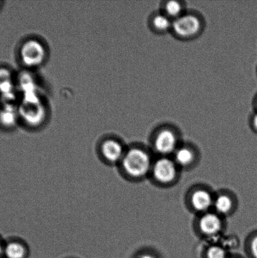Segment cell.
<instances>
[{
	"instance_id": "1",
	"label": "cell",
	"mask_w": 257,
	"mask_h": 258,
	"mask_svg": "<svg viewBox=\"0 0 257 258\" xmlns=\"http://www.w3.org/2000/svg\"><path fill=\"white\" fill-rule=\"evenodd\" d=\"M49 52L45 43L37 38H28L20 45V62L27 69H36L47 61Z\"/></svg>"
},
{
	"instance_id": "2",
	"label": "cell",
	"mask_w": 257,
	"mask_h": 258,
	"mask_svg": "<svg viewBox=\"0 0 257 258\" xmlns=\"http://www.w3.org/2000/svg\"><path fill=\"white\" fill-rule=\"evenodd\" d=\"M126 175L131 178H142L149 171L151 161L149 156L140 148H132L126 150L119 164Z\"/></svg>"
},
{
	"instance_id": "3",
	"label": "cell",
	"mask_w": 257,
	"mask_h": 258,
	"mask_svg": "<svg viewBox=\"0 0 257 258\" xmlns=\"http://www.w3.org/2000/svg\"><path fill=\"white\" fill-rule=\"evenodd\" d=\"M18 111L20 119L32 128L39 127L44 122L46 113L44 104L35 93L26 95Z\"/></svg>"
},
{
	"instance_id": "4",
	"label": "cell",
	"mask_w": 257,
	"mask_h": 258,
	"mask_svg": "<svg viewBox=\"0 0 257 258\" xmlns=\"http://www.w3.org/2000/svg\"><path fill=\"white\" fill-rule=\"evenodd\" d=\"M126 150L119 139L110 137L101 141L99 153L101 158L106 163L115 165L122 161Z\"/></svg>"
},
{
	"instance_id": "5",
	"label": "cell",
	"mask_w": 257,
	"mask_h": 258,
	"mask_svg": "<svg viewBox=\"0 0 257 258\" xmlns=\"http://www.w3.org/2000/svg\"><path fill=\"white\" fill-rule=\"evenodd\" d=\"M172 27L179 36L190 37L200 31L201 22L195 15H185L178 17L173 22Z\"/></svg>"
},
{
	"instance_id": "6",
	"label": "cell",
	"mask_w": 257,
	"mask_h": 258,
	"mask_svg": "<svg viewBox=\"0 0 257 258\" xmlns=\"http://www.w3.org/2000/svg\"><path fill=\"white\" fill-rule=\"evenodd\" d=\"M153 175L161 183H169L176 178V167L170 159L162 158L156 162L153 168Z\"/></svg>"
},
{
	"instance_id": "7",
	"label": "cell",
	"mask_w": 257,
	"mask_h": 258,
	"mask_svg": "<svg viewBox=\"0 0 257 258\" xmlns=\"http://www.w3.org/2000/svg\"><path fill=\"white\" fill-rule=\"evenodd\" d=\"M177 138L172 131L163 130L158 134L155 139V147L158 153L167 154L175 150Z\"/></svg>"
},
{
	"instance_id": "8",
	"label": "cell",
	"mask_w": 257,
	"mask_h": 258,
	"mask_svg": "<svg viewBox=\"0 0 257 258\" xmlns=\"http://www.w3.org/2000/svg\"><path fill=\"white\" fill-rule=\"evenodd\" d=\"M15 87L12 72L7 68H0V94L5 101H7L5 104L11 103Z\"/></svg>"
},
{
	"instance_id": "9",
	"label": "cell",
	"mask_w": 257,
	"mask_h": 258,
	"mask_svg": "<svg viewBox=\"0 0 257 258\" xmlns=\"http://www.w3.org/2000/svg\"><path fill=\"white\" fill-rule=\"evenodd\" d=\"M200 226L203 233L213 235L217 234L220 231L222 224L217 215L207 214L201 219Z\"/></svg>"
},
{
	"instance_id": "10",
	"label": "cell",
	"mask_w": 257,
	"mask_h": 258,
	"mask_svg": "<svg viewBox=\"0 0 257 258\" xmlns=\"http://www.w3.org/2000/svg\"><path fill=\"white\" fill-rule=\"evenodd\" d=\"M20 119L18 108L12 104H5L0 110V125L5 128H12Z\"/></svg>"
},
{
	"instance_id": "11",
	"label": "cell",
	"mask_w": 257,
	"mask_h": 258,
	"mask_svg": "<svg viewBox=\"0 0 257 258\" xmlns=\"http://www.w3.org/2000/svg\"><path fill=\"white\" fill-rule=\"evenodd\" d=\"M29 248L25 242L12 241L5 244L4 256L6 258H26Z\"/></svg>"
},
{
	"instance_id": "12",
	"label": "cell",
	"mask_w": 257,
	"mask_h": 258,
	"mask_svg": "<svg viewBox=\"0 0 257 258\" xmlns=\"http://www.w3.org/2000/svg\"><path fill=\"white\" fill-rule=\"evenodd\" d=\"M212 202L210 194L205 190L196 191L193 195L192 204L196 211H207L212 205Z\"/></svg>"
},
{
	"instance_id": "13",
	"label": "cell",
	"mask_w": 257,
	"mask_h": 258,
	"mask_svg": "<svg viewBox=\"0 0 257 258\" xmlns=\"http://www.w3.org/2000/svg\"><path fill=\"white\" fill-rule=\"evenodd\" d=\"M193 153L187 148L179 149L176 153V161L181 166L188 165L193 161Z\"/></svg>"
},
{
	"instance_id": "14",
	"label": "cell",
	"mask_w": 257,
	"mask_h": 258,
	"mask_svg": "<svg viewBox=\"0 0 257 258\" xmlns=\"http://www.w3.org/2000/svg\"><path fill=\"white\" fill-rule=\"evenodd\" d=\"M232 206V202L228 196H221L216 199L215 202V207L219 213L226 214L230 211Z\"/></svg>"
},
{
	"instance_id": "15",
	"label": "cell",
	"mask_w": 257,
	"mask_h": 258,
	"mask_svg": "<svg viewBox=\"0 0 257 258\" xmlns=\"http://www.w3.org/2000/svg\"><path fill=\"white\" fill-rule=\"evenodd\" d=\"M153 24L158 30H166L172 27L173 23L167 16L163 15H158L153 20Z\"/></svg>"
},
{
	"instance_id": "16",
	"label": "cell",
	"mask_w": 257,
	"mask_h": 258,
	"mask_svg": "<svg viewBox=\"0 0 257 258\" xmlns=\"http://www.w3.org/2000/svg\"><path fill=\"white\" fill-rule=\"evenodd\" d=\"M165 10L169 16L178 18L182 12V6L178 2L170 1L165 5Z\"/></svg>"
},
{
	"instance_id": "17",
	"label": "cell",
	"mask_w": 257,
	"mask_h": 258,
	"mask_svg": "<svg viewBox=\"0 0 257 258\" xmlns=\"http://www.w3.org/2000/svg\"><path fill=\"white\" fill-rule=\"evenodd\" d=\"M207 255L208 258H226L225 250L219 246L210 247L208 249Z\"/></svg>"
},
{
	"instance_id": "18",
	"label": "cell",
	"mask_w": 257,
	"mask_h": 258,
	"mask_svg": "<svg viewBox=\"0 0 257 258\" xmlns=\"http://www.w3.org/2000/svg\"><path fill=\"white\" fill-rule=\"evenodd\" d=\"M250 251L253 258H257V234L251 240Z\"/></svg>"
},
{
	"instance_id": "19",
	"label": "cell",
	"mask_w": 257,
	"mask_h": 258,
	"mask_svg": "<svg viewBox=\"0 0 257 258\" xmlns=\"http://www.w3.org/2000/svg\"><path fill=\"white\" fill-rule=\"evenodd\" d=\"M4 248L5 245L2 244V242L0 241V258L4 256Z\"/></svg>"
},
{
	"instance_id": "20",
	"label": "cell",
	"mask_w": 257,
	"mask_h": 258,
	"mask_svg": "<svg viewBox=\"0 0 257 258\" xmlns=\"http://www.w3.org/2000/svg\"><path fill=\"white\" fill-rule=\"evenodd\" d=\"M253 124L254 126V128H255V130L257 131V113L254 116L253 118Z\"/></svg>"
},
{
	"instance_id": "21",
	"label": "cell",
	"mask_w": 257,
	"mask_h": 258,
	"mask_svg": "<svg viewBox=\"0 0 257 258\" xmlns=\"http://www.w3.org/2000/svg\"><path fill=\"white\" fill-rule=\"evenodd\" d=\"M140 258H153L152 256H150V255H143V256H141Z\"/></svg>"
}]
</instances>
